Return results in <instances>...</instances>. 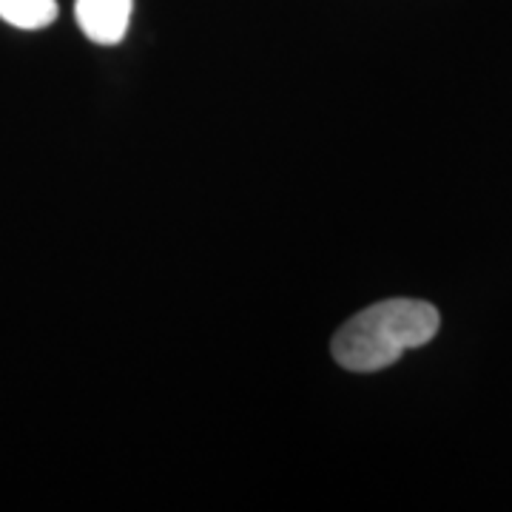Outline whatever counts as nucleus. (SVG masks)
Instances as JSON below:
<instances>
[{
	"mask_svg": "<svg viewBox=\"0 0 512 512\" xmlns=\"http://www.w3.org/2000/svg\"><path fill=\"white\" fill-rule=\"evenodd\" d=\"M57 18V0H0V20L15 29H46Z\"/></svg>",
	"mask_w": 512,
	"mask_h": 512,
	"instance_id": "3",
	"label": "nucleus"
},
{
	"mask_svg": "<svg viewBox=\"0 0 512 512\" xmlns=\"http://www.w3.org/2000/svg\"><path fill=\"white\" fill-rule=\"evenodd\" d=\"M441 316L430 302L387 299L356 313L333 336V359L350 373H379L407 350L427 345L439 333Z\"/></svg>",
	"mask_w": 512,
	"mask_h": 512,
	"instance_id": "1",
	"label": "nucleus"
},
{
	"mask_svg": "<svg viewBox=\"0 0 512 512\" xmlns=\"http://www.w3.org/2000/svg\"><path fill=\"white\" fill-rule=\"evenodd\" d=\"M131 12L134 0H74L80 32L100 46H117L126 37Z\"/></svg>",
	"mask_w": 512,
	"mask_h": 512,
	"instance_id": "2",
	"label": "nucleus"
}]
</instances>
